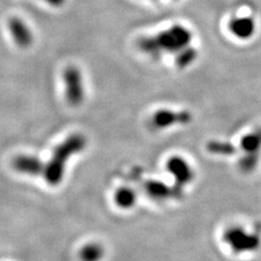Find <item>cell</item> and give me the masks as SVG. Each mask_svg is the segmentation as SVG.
Returning a JSON list of instances; mask_svg holds the SVG:
<instances>
[{
  "instance_id": "6da1fadb",
  "label": "cell",
  "mask_w": 261,
  "mask_h": 261,
  "mask_svg": "<svg viewBox=\"0 0 261 261\" xmlns=\"http://www.w3.org/2000/svg\"><path fill=\"white\" fill-rule=\"evenodd\" d=\"M86 138L82 134H73L55 148L53 157L44 168V176L48 184L58 185L64 174L65 165L73 154L85 148Z\"/></svg>"
},
{
  "instance_id": "7a4b0ae2",
  "label": "cell",
  "mask_w": 261,
  "mask_h": 261,
  "mask_svg": "<svg viewBox=\"0 0 261 261\" xmlns=\"http://www.w3.org/2000/svg\"><path fill=\"white\" fill-rule=\"evenodd\" d=\"M191 40L192 34L189 30L182 25H174L157 36L142 38L138 45L144 53L157 57L163 50L179 53L189 46Z\"/></svg>"
},
{
  "instance_id": "3957f363",
  "label": "cell",
  "mask_w": 261,
  "mask_h": 261,
  "mask_svg": "<svg viewBox=\"0 0 261 261\" xmlns=\"http://www.w3.org/2000/svg\"><path fill=\"white\" fill-rule=\"evenodd\" d=\"M224 241L235 252L254 251L259 247L261 238L256 233H247L241 227H232L224 233Z\"/></svg>"
},
{
  "instance_id": "277c9868",
  "label": "cell",
  "mask_w": 261,
  "mask_h": 261,
  "mask_svg": "<svg viewBox=\"0 0 261 261\" xmlns=\"http://www.w3.org/2000/svg\"><path fill=\"white\" fill-rule=\"evenodd\" d=\"M65 97L71 106H80L84 100L83 76L76 67H68L63 73Z\"/></svg>"
},
{
  "instance_id": "5b68a950",
  "label": "cell",
  "mask_w": 261,
  "mask_h": 261,
  "mask_svg": "<svg viewBox=\"0 0 261 261\" xmlns=\"http://www.w3.org/2000/svg\"><path fill=\"white\" fill-rule=\"evenodd\" d=\"M192 116L189 112H173L170 110H159L153 114L152 124L156 128H165L177 123H189Z\"/></svg>"
},
{
  "instance_id": "8992f818",
  "label": "cell",
  "mask_w": 261,
  "mask_h": 261,
  "mask_svg": "<svg viewBox=\"0 0 261 261\" xmlns=\"http://www.w3.org/2000/svg\"><path fill=\"white\" fill-rule=\"evenodd\" d=\"M167 169L169 172L172 174L176 181V185L183 186L187 183H190L193 177L194 173L193 170L183 158L181 157H173L168 161Z\"/></svg>"
},
{
  "instance_id": "52a82bcc",
  "label": "cell",
  "mask_w": 261,
  "mask_h": 261,
  "mask_svg": "<svg viewBox=\"0 0 261 261\" xmlns=\"http://www.w3.org/2000/svg\"><path fill=\"white\" fill-rule=\"evenodd\" d=\"M12 166L16 171H19L21 173L34 176L43 174L45 168L43 162L37 157L25 156V154H21V156L15 157L13 159Z\"/></svg>"
},
{
  "instance_id": "ba28073f",
  "label": "cell",
  "mask_w": 261,
  "mask_h": 261,
  "mask_svg": "<svg viewBox=\"0 0 261 261\" xmlns=\"http://www.w3.org/2000/svg\"><path fill=\"white\" fill-rule=\"evenodd\" d=\"M9 30L12 38L19 47L27 48L33 43V35L29 27L19 18H12L9 21Z\"/></svg>"
},
{
  "instance_id": "9c48e42d",
  "label": "cell",
  "mask_w": 261,
  "mask_h": 261,
  "mask_svg": "<svg viewBox=\"0 0 261 261\" xmlns=\"http://www.w3.org/2000/svg\"><path fill=\"white\" fill-rule=\"evenodd\" d=\"M145 190L151 198L163 200L169 197H179L181 196V186L176 185L173 189L159 181H148L145 183Z\"/></svg>"
},
{
  "instance_id": "30bf717a",
  "label": "cell",
  "mask_w": 261,
  "mask_h": 261,
  "mask_svg": "<svg viewBox=\"0 0 261 261\" xmlns=\"http://www.w3.org/2000/svg\"><path fill=\"white\" fill-rule=\"evenodd\" d=\"M232 34L242 39H247L255 32V21L251 18H234L228 24Z\"/></svg>"
},
{
  "instance_id": "8fae6325",
  "label": "cell",
  "mask_w": 261,
  "mask_h": 261,
  "mask_svg": "<svg viewBox=\"0 0 261 261\" xmlns=\"http://www.w3.org/2000/svg\"><path fill=\"white\" fill-rule=\"evenodd\" d=\"M241 148L246 153H259L261 148V127L242 138Z\"/></svg>"
},
{
  "instance_id": "7c38bea8",
  "label": "cell",
  "mask_w": 261,
  "mask_h": 261,
  "mask_svg": "<svg viewBox=\"0 0 261 261\" xmlns=\"http://www.w3.org/2000/svg\"><path fill=\"white\" fill-rule=\"evenodd\" d=\"M136 201V195L133 190L127 189V187H122V189H119L117 194H116V202L118 203V206L121 208L127 209L129 207H132Z\"/></svg>"
},
{
  "instance_id": "4fadbf2b",
  "label": "cell",
  "mask_w": 261,
  "mask_h": 261,
  "mask_svg": "<svg viewBox=\"0 0 261 261\" xmlns=\"http://www.w3.org/2000/svg\"><path fill=\"white\" fill-rule=\"evenodd\" d=\"M207 149L211 153H216V154H224V156H230V154H233L236 152L235 147L230 144V143H225V142H210L207 145Z\"/></svg>"
},
{
  "instance_id": "5bb4252c",
  "label": "cell",
  "mask_w": 261,
  "mask_h": 261,
  "mask_svg": "<svg viewBox=\"0 0 261 261\" xmlns=\"http://www.w3.org/2000/svg\"><path fill=\"white\" fill-rule=\"evenodd\" d=\"M81 259L83 261H98L102 257V249L99 245L91 244L81 250Z\"/></svg>"
},
{
  "instance_id": "9a60e30c",
  "label": "cell",
  "mask_w": 261,
  "mask_h": 261,
  "mask_svg": "<svg viewBox=\"0 0 261 261\" xmlns=\"http://www.w3.org/2000/svg\"><path fill=\"white\" fill-rule=\"evenodd\" d=\"M196 57H197V53H196L195 49L186 47L183 50L177 53L176 64L179 68H185L195 60Z\"/></svg>"
},
{
  "instance_id": "2e32d148",
  "label": "cell",
  "mask_w": 261,
  "mask_h": 261,
  "mask_svg": "<svg viewBox=\"0 0 261 261\" xmlns=\"http://www.w3.org/2000/svg\"><path fill=\"white\" fill-rule=\"evenodd\" d=\"M259 153H246L240 160V168L245 173H249L254 171L258 165Z\"/></svg>"
},
{
  "instance_id": "e0dca14e",
  "label": "cell",
  "mask_w": 261,
  "mask_h": 261,
  "mask_svg": "<svg viewBox=\"0 0 261 261\" xmlns=\"http://www.w3.org/2000/svg\"><path fill=\"white\" fill-rule=\"evenodd\" d=\"M44 2H46L47 4L51 5L54 7H60L64 4L65 0H44Z\"/></svg>"
}]
</instances>
